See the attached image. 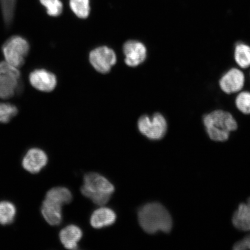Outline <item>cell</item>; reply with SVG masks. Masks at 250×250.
<instances>
[{"instance_id":"6da1fadb","label":"cell","mask_w":250,"mask_h":250,"mask_svg":"<svg viewBox=\"0 0 250 250\" xmlns=\"http://www.w3.org/2000/svg\"><path fill=\"white\" fill-rule=\"evenodd\" d=\"M138 220L140 226L146 232L154 234L161 231L170 232L172 228L171 215L160 203H147L139 208Z\"/></svg>"},{"instance_id":"7a4b0ae2","label":"cell","mask_w":250,"mask_h":250,"mask_svg":"<svg viewBox=\"0 0 250 250\" xmlns=\"http://www.w3.org/2000/svg\"><path fill=\"white\" fill-rule=\"evenodd\" d=\"M72 200L73 196L66 188L55 187L48 190L42 207V213L46 223L52 226L60 225L62 206L69 204Z\"/></svg>"},{"instance_id":"3957f363","label":"cell","mask_w":250,"mask_h":250,"mask_svg":"<svg viewBox=\"0 0 250 250\" xmlns=\"http://www.w3.org/2000/svg\"><path fill=\"white\" fill-rule=\"evenodd\" d=\"M203 123L208 136L215 142L227 140L230 132L237 128L236 121L232 115L221 109L205 115L203 117Z\"/></svg>"},{"instance_id":"277c9868","label":"cell","mask_w":250,"mask_h":250,"mask_svg":"<svg viewBox=\"0 0 250 250\" xmlns=\"http://www.w3.org/2000/svg\"><path fill=\"white\" fill-rule=\"evenodd\" d=\"M114 191L115 187L110 181L99 173L90 172L83 177L81 192L97 205L107 204Z\"/></svg>"},{"instance_id":"5b68a950","label":"cell","mask_w":250,"mask_h":250,"mask_svg":"<svg viewBox=\"0 0 250 250\" xmlns=\"http://www.w3.org/2000/svg\"><path fill=\"white\" fill-rule=\"evenodd\" d=\"M22 89L21 73L18 68L6 62H0V99L13 98Z\"/></svg>"},{"instance_id":"8992f818","label":"cell","mask_w":250,"mask_h":250,"mask_svg":"<svg viewBox=\"0 0 250 250\" xmlns=\"http://www.w3.org/2000/svg\"><path fill=\"white\" fill-rule=\"evenodd\" d=\"M1 49L5 62L19 68L24 64L25 59L29 54L30 45L23 37L14 36L6 41Z\"/></svg>"},{"instance_id":"52a82bcc","label":"cell","mask_w":250,"mask_h":250,"mask_svg":"<svg viewBox=\"0 0 250 250\" xmlns=\"http://www.w3.org/2000/svg\"><path fill=\"white\" fill-rule=\"evenodd\" d=\"M140 132L152 140H161L167 130V121L160 113H155L152 117L143 115L138 121Z\"/></svg>"},{"instance_id":"ba28073f","label":"cell","mask_w":250,"mask_h":250,"mask_svg":"<svg viewBox=\"0 0 250 250\" xmlns=\"http://www.w3.org/2000/svg\"><path fill=\"white\" fill-rule=\"evenodd\" d=\"M89 60L92 66L99 73L105 74L116 63L117 56L113 50L107 46H101L90 52Z\"/></svg>"},{"instance_id":"9c48e42d","label":"cell","mask_w":250,"mask_h":250,"mask_svg":"<svg viewBox=\"0 0 250 250\" xmlns=\"http://www.w3.org/2000/svg\"><path fill=\"white\" fill-rule=\"evenodd\" d=\"M245 83V74L236 68H232L228 70L219 81L221 89L229 95L240 92L243 89Z\"/></svg>"},{"instance_id":"30bf717a","label":"cell","mask_w":250,"mask_h":250,"mask_svg":"<svg viewBox=\"0 0 250 250\" xmlns=\"http://www.w3.org/2000/svg\"><path fill=\"white\" fill-rule=\"evenodd\" d=\"M146 48L142 42L137 41H128L124 46L125 62L130 67H136L145 61Z\"/></svg>"},{"instance_id":"8fae6325","label":"cell","mask_w":250,"mask_h":250,"mask_svg":"<svg viewBox=\"0 0 250 250\" xmlns=\"http://www.w3.org/2000/svg\"><path fill=\"white\" fill-rule=\"evenodd\" d=\"M29 81L34 88L45 92L52 91L57 84L55 75L44 69H37L31 72Z\"/></svg>"},{"instance_id":"7c38bea8","label":"cell","mask_w":250,"mask_h":250,"mask_svg":"<svg viewBox=\"0 0 250 250\" xmlns=\"http://www.w3.org/2000/svg\"><path fill=\"white\" fill-rule=\"evenodd\" d=\"M48 163V156L43 150L33 148L28 151L22 160V167L31 174H37Z\"/></svg>"},{"instance_id":"4fadbf2b","label":"cell","mask_w":250,"mask_h":250,"mask_svg":"<svg viewBox=\"0 0 250 250\" xmlns=\"http://www.w3.org/2000/svg\"><path fill=\"white\" fill-rule=\"evenodd\" d=\"M117 220V215L112 209L102 207L97 209L90 217V223L96 229L111 226Z\"/></svg>"},{"instance_id":"5bb4252c","label":"cell","mask_w":250,"mask_h":250,"mask_svg":"<svg viewBox=\"0 0 250 250\" xmlns=\"http://www.w3.org/2000/svg\"><path fill=\"white\" fill-rule=\"evenodd\" d=\"M82 237V230L74 225L65 227L59 233V237L62 246L68 250L78 249V243Z\"/></svg>"},{"instance_id":"9a60e30c","label":"cell","mask_w":250,"mask_h":250,"mask_svg":"<svg viewBox=\"0 0 250 250\" xmlns=\"http://www.w3.org/2000/svg\"><path fill=\"white\" fill-rule=\"evenodd\" d=\"M232 223L237 229L250 230V198L248 202L239 205L233 215Z\"/></svg>"},{"instance_id":"2e32d148","label":"cell","mask_w":250,"mask_h":250,"mask_svg":"<svg viewBox=\"0 0 250 250\" xmlns=\"http://www.w3.org/2000/svg\"><path fill=\"white\" fill-rule=\"evenodd\" d=\"M234 58L240 68L250 67V46L245 43H237L234 47Z\"/></svg>"},{"instance_id":"e0dca14e","label":"cell","mask_w":250,"mask_h":250,"mask_svg":"<svg viewBox=\"0 0 250 250\" xmlns=\"http://www.w3.org/2000/svg\"><path fill=\"white\" fill-rule=\"evenodd\" d=\"M17 209L15 205L7 201L0 202V224L7 226L14 221Z\"/></svg>"},{"instance_id":"ac0fdd59","label":"cell","mask_w":250,"mask_h":250,"mask_svg":"<svg viewBox=\"0 0 250 250\" xmlns=\"http://www.w3.org/2000/svg\"><path fill=\"white\" fill-rule=\"evenodd\" d=\"M17 0H0L3 20L7 28L13 22L16 3Z\"/></svg>"},{"instance_id":"d6986e66","label":"cell","mask_w":250,"mask_h":250,"mask_svg":"<svg viewBox=\"0 0 250 250\" xmlns=\"http://www.w3.org/2000/svg\"><path fill=\"white\" fill-rule=\"evenodd\" d=\"M71 10L77 17L86 19L90 14L89 0H70Z\"/></svg>"},{"instance_id":"ffe728a7","label":"cell","mask_w":250,"mask_h":250,"mask_svg":"<svg viewBox=\"0 0 250 250\" xmlns=\"http://www.w3.org/2000/svg\"><path fill=\"white\" fill-rule=\"evenodd\" d=\"M18 113V109L14 104L0 102V123L7 124Z\"/></svg>"},{"instance_id":"44dd1931","label":"cell","mask_w":250,"mask_h":250,"mask_svg":"<svg viewBox=\"0 0 250 250\" xmlns=\"http://www.w3.org/2000/svg\"><path fill=\"white\" fill-rule=\"evenodd\" d=\"M40 1L51 17H58L62 13V4L61 0H40Z\"/></svg>"},{"instance_id":"7402d4cb","label":"cell","mask_w":250,"mask_h":250,"mask_svg":"<svg viewBox=\"0 0 250 250\" xmlns=\"http://www.w3.org/2000/svg\"><path fill=\"white\" fill-rule=\"evenodd\" d=\"M236 107L244 114H250V92H240L235 100Z\"/></svg>"},{"instance_id":"603a6c76","label":"cell","mask_w":250,"mask_h":250,"mask_svg":"<svg viewBox=\"0 0 250 250\" xmlns=\"http://www.w3.org/2000/svg\"><path fill=\"white\" fill-rule=\"evenodd\" d=\"M233 249L235 250H250V234L237 242L234 245Z\"/></svg>"}]
</instances>
